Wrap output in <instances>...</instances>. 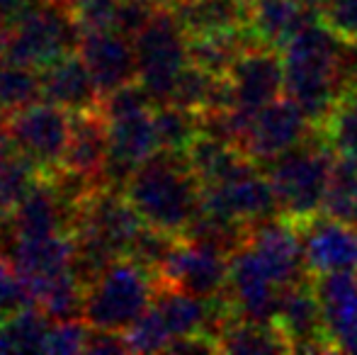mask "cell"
<instances>
[{
    "label": "cell",
    "instance_id": "e0dca14e",
    "mask_svg": "<svg viewBox=\"0 0 357 355\" xmlns=\"http://www.w3.org/2000/svg\"><path fill=\"white\" fill-rule=\"evenodd\" d=\"M109 156V124L102 109H85L75 112L71 122L63 166L66 171L80 178H88L105 188V166Z\"/></svg>",
    "mask_w": 357,
    "mask_h": 355
},
{
    "label": "cell",
    "instance_id": "52a82bcc",
    "mask_svg": "<svg viewBox=\"0 0 357 355\" xmlns=\"http://www.w3.org/2000/svg\"><path fill=\"white\" fill-rule=\"evenodd\" d=\"M199 209L243 224H255L260 219L282 214L278 195H275L273 185L268 180V173L260 166L236 173V176L224 178L219 183L202 185Z\"/></svg>",
    "mask_w": 357,
    "mask_h": 355
},
{
    "label": "cell",
    "instance_id": "277c9868",
    "mask_svg": "<svg viewBox=\"0 0 357 355\" xmlns=\"http://www.w3.org/2000/svg\"><path fill=\"white\" fill-rule=\"evenodd\" d=\"M137 81L153 105L170 103L180 73L190 66V34L173 8H155L151 22L134 37Z\"/></svg>",
    "mask_w": 357,
    "mask_h": 355
},
{
    "label": "cell",
    "instance_id": "e575fe53",
    "mask_svg": "<svg viewBox=\"0 0 357 355\" xmlns=\"http://www.w3.org/2000/svg\"><path fill=\"white\" fill-rule=\"evenodd\" d=\"M44 0H0V22H5L10 29L20 24L34 8H39Z\"/></svg>",
    "mask_w": 357,
    "mask_h": 355
},
{
    "label": "cell",
    "instance_id": "83f0119b",
    "mask_svg": "<svg viewBox=\"0 0 357 355\" xmlns=\"http://www.w3.org/2000/svg\"><path fill=\"white\" fill-rule=\"evenodd\" d=\"M42 98V76H37L34 68L13 63L8 59L0 61V109L13 114Z\"/></svg>",
    "mask_w": 357,
    "mask_h": 355
},
{
    "label": "cell",
    "instance_id": "ab89813d",
    "mask_svg": "<svg viewBox=\"0 0 357 355\" xmlns=\"http://www.w3.org/2000/svg\"><path fill=\"white\" fill-rule=\"evenodd\" d=\"M49 3H63V5H73V0H49Z\"/></svg>",
    "mask_w": 357,
    "mask_h": 355
},
{
    "label": "cell",
    "instance_id": "8d00e7d4",
    "mask_svg": "<svg viewBox=\"0 0 357 355\" xmlns=\"http://www.w3.org/2000/svg\"><path fill=\"white\" fill-rule=\"evenodd\" d=\"M338 351L340 353H357V326L348 333V336L343 338V341H340Z\"/></svg>",
    "mask_w": 357,
    "mask_h": 355
},
{
    "label": "cell",
    "instance_id": "f1b7e54d",
    "mask_svg": "<svg viewBox=\"0 0 357 355\" xmlns=\"http://www.w3.org/2000/svg\"><path fill=\"white\" fill-rule=\"evenodd\" d=\"M124 338L132 353H160L168 351L173 343V333L153 304L124 331Z\"/></svg>",
    "mask_w": 357,
    "mask_h": 355
},
{
    "label": "cell",
    "instance_id": "ba28073f",
    "mask_svg": "<svg viewBox=\"0 0 357 355\" xmlns=\"http://www.w3.org/2000/svg\"><path fill=\"white\" fill-rule=\"evenodd\" d=\"M109 124V156L105 166V188L127 185L132 173L160 151L153 114L149 109L124 112L107 117Z\"/></svg>",
    "mask_w": 357,
    "mask_h": 355
},
{
    "label": "cell",
    "instance_id": "2e32d148",
    "mask_svg": "<svg viewBox=\"0 0 357 355\" xmlns=\"http://www.w3.org/2000/svg\"><path fill=\"white\" fill-rule=\"evenodd\" d=\"M80 207L71 204L59 188L54 185V180L49 176H39L37 183L32 185L24 199L17 204L10 227H13V236L20 239H37V236H49V234L59 232H71L75 227Z\"/></svg>",
    "mask_w": 357,
    "mask_h": 355
},
{
    "label": "cell",
    "instance_id": "30bf717a",
    "mask_svg": "<svg viewBox=\"0 0 357 355\" xmlns=\"http://www.w3.org/2000/svg\"><path fill=\"white\" fill-rule=\"evenodd\" d=\"M5 256L10 258L13 268L17 270V275L32 294L34 304H37L44 285L73 270L75 236L71 232H59L37 239L10 236V243L5 246Z\"/></svg>",
    "mask_w": 357,
    "mask_h": 355
},
{
    "label": "cell",
    "instance_id": "836d02e7",
    "mask_svg": "<svg viewBox=\"0 0 357 355\" xmlns=\"http://www.w3.org/2000/svg\"><path fill=\"white\" fill-rule=\"evenodd\" d=\"M85 353L98 355H114V353H129L124 331H109V328H93L85 341Z\"/></svg>",
    "mask_w": 357,
    "mask_h": 355
},
{
    "label": "cell",
    "instance_id": "603a6c76",
    "mask_svg": "<svg viewBox=\"0 0 357 355\" xmlns=\"http://www.w3.org/2000/svg\"><path fill=\"white\" fill-rule=\"evenodd\" d=\"M216 348L219 353H289V343L280 333L275 324H258L245 322V319H231L224 326V331L216 336Z\"/></svg>",
    "mask_w": 357,
    "mask_h": 355
},
{
    "label": "cell",
    "instance_id": "7c38bea8",
    "mask_svg": "<svg viewBox=\"0 0 357 355\" xmlns=\"http://www.w3.org/2000/svg\"><path fill=\"white\" fill-rule=\"evenodd\" d=\"M275 326L289 343V353H333L314 278L282 289Z\"/></svg>",
    "mask_w": 357,
    "mask_h": 355
},
{
    "label": "cell",
    "instance_id": "74e56055",
    "mask_svg": "<svg viewBox=\"0 0 357 355\" xmlns=\"http://www.w3.org/2000/svg\"><path fill=\"white\" fill-rule=\"evenodd\" d=\"M8 42H10V27L5 22H0V61H3L5 52H8Z\"/></svg>",
    "mask_w": 357,
    "mask_h": 355
},
{
    "label": "cell",
    "instance_id": "60d3db41",
    "mask_svg": "<svg viewBox=\"0 0 357 355\" xmlns=\"http://www.w3.org/2000/svg\"><path fill=\"white\" fill-rule=\"evenodd\" d=\"M353 47V54H355V61H357V44H350Z\"/></svg>",
    "mask_w": 357,
    "mask_h": 355
},
{
    "label": "cell",
    "instance_id": "4dcf8cb0",
    "mask_svg": "<svg viewBox=\"0 0 357 355\" xmlns=\"http://www.w3.org/2000/svg\"><path fill=\"white\" fill-rule=\"evenodd\" d=\"M319 20L345 44H357V0H321Z\"/></svg>",
    "mask_w": 357,
    "mask_h": 355
},
{
    "label": "cell",
    "instance_id": "8fae6325",
    "mask_svg": "<svg viewBox=\"0 0 357 355\" xmlns=\"http://www.w3.org/2000/svg\"><path fill=\"white\" fill-rule=\"evenodd\" d=\"M229 258L214 248L178 239L160 268L155 270L158 282L188 289L199 297H216L229 282Z\"/></svg>",
    "mask_w": 357,
    "mask_h": 355
},
{
    "label": "cell",
    "instance_id": "484cf974",
    "mask_svg": "<svg viewBox=\"0 0 357 355\" xmlns=\"http://www.w3.org/2000/svg\"><path fill=\"white\" fill-rule=\"evenodd\" d=\"M321 212L357 227V161L335 156Z\"/></svg>",
    "mask_w": 357,
    "mask_h": 355
},
{
    "label": "cell",
    "instance_id": "5b68a950",
    "mask_svg": "<svg viewBox=\"0 0 357 355\" xmlns=\"http://www.w3.org/2000/svg\"><path fill=\"white\" fill-rule=\"evenodd\" d=\"M83 27L71 5L44 0L20 24L10 29L5 59L29 68H44L78 49Z\"/></svg>",
    "mask_w": 357,
    "mask_h": 355
},
{
    "label": "cell",
    "instance_id": "6da1fadb",
    "mask_svg": "<svg viewBox=\"0 0 357 355\" xmlns=\"http://www.w3.org/2000/svg\"><path fill=\"white\" fill-rule=\"evenodd\" d=\"M124 195L149 227L183 236L199 212L202 183L185 153L160 149L132 173Z\"/></svg>",
    "mask_w": 357,
    "mask_h": 355
},
{
    "label": "cell",
    "instance_id": "7a4b0ae2",
    "mask_svg": "<svg viewBox=\"0 0 357 355\" xmlns=\"http://www.w3.org/2000/svg\"><path fill=\"white\" fill-rule=\"evenodd\" d=\"M335 153L324 142L319 127L299 146L265 163V173L278 195L282 217L299 222L321 212Z\"/></svg>",
    "mask_w": 357,
    "mask_h": 355
},
{
    "label": "cell",
    "instance_id": "4fadbf2b",
    "mask_svg": "<svg viewBox=\"0 0 357 355\" xmlns=\"http://www.w3.org/2000/svg\"><path fill=\"white\" fill-rule=\"evenodd\" d=\"M314 129L316 127L306 117L304 109L289 95H282L265 107L255 109L253 132H250L245 153L263 166V163L282 156L289 149L299 146L304 139H309Z\"/></svg>",
    "mask_w": 357,
    "mask_h": 355
},
{
    "label": "cell",
    "instance_id": "3957f363",
    "mask_svg": "<svg viewBox=\"0 0 357 355\" xmlns=\"http://www.w3.org/2000/svg\"><path fill=\"white\" fill-rule=\"evenodd\" d=\"M132 256L112 263L93 285L85 287L83 319L90 328L127 331L153 304L158 278Z\"/></svg>",
    "mask_w": 357,
    "mask_h": 355
},
{
    "label": "cell",
    "instance_id": "ac0fdd59",
    "mask_svg": "<svg viewBox=\"0 0 357 355\" xmlns=\"http://www.w3.org/2000/svg\"><path fill=\"white\" fill-rule=\"evenodd\" d=\"M42 95L44 100L68 109L71 114L98 109L102 103V93L93 73L85 66L83 56L75 54H66L42 68Z\"/></svg>",
    "mask_w": 357,
    "mask_h": 355
},
{
    "label": "cell",
    "instance_id": "9c48e42d",
    "mask_svg": "<svg viewBox=\"0 0 357 355\" xmlns=\"http://www.w3.org/2000/svg\"><path fill=\"white\" fill-rule=\"evenodd\" d=\"M291 222V219H289ZM304 248V261L311 275L357 273V227L319 212L294 222Z\"/></svg>",
    "mask_w": 357,
    "mask_h": 355
},
{
    "label": "cell",
    "instance_id": "9a60e30c",
    "mask_svg": "<svg viewBox=\"0 0 357 355\" xmlns=\"http://www.w3.org/2000/svg\"><path fill=\"white\" fill-rule=\"evenodd\" d=\"M236 105L250 109L265 107L284 93V59L280 49L253 44L238 56L229 73Z\"/></svg>",
    "mask_w": 357,
    "mask_h": 355
},
{
    "label": "cell",
    "instance_id": "8992f818",
    "mask_svg": "<svg viewBox=\"0 0 357 355\" xmlns=\"http://www.w3.org/2000/svg\"><path fill=\"white\" fill-rule=\"evenodd\" d=\"M73 114L54 103H34L10 114V137L20 153L39 168L42 176H52L63 166Z\"/></svg>",
    "mask_w": 357,
    "mask_h": 355
},
{
    "label": "cell",
    "instance_id": "d590c367",
    "mask_svg": "<svg viewBox=\"0 0 357 355\" xmlns=\"http://www.w3.org/2000/svg\"><path fill=\"white\" fill-rule=\"evenodd\" d=\"M15 151L13 137H10V112L0 109V156Z\"/></svg>",
    "mask_w": 357,
    "mask_h": 355
},
{
    "label": "cell",
    "instance_id": "d6986e66",
    "mask_svg": "<svg viewBox=\"0 0 357 355\" xmlns=\"http://www.w3.org/2000/svg\"><path fill=\"white\" fill-rule=\"evenodd\" d=\"M314 289L333 351H338L340 341L357 326V273L340 270L314 275Z\"/></svg>",
    "mask_w": 357,
    "mask_h": 355
},
{
    "label": "cell",
    "instance_id": "f35d334b",
    "mask_svg": "<svg viewBox=\"0 0 357 355\" xmlns=\"http://www.w3.org/2000/svg\"><path fill=\"white\" fill-rule=\"evenodd\" d=\"M149 3H153L155 8H175L180 0H149Z\"/></svg>",
    "mask_w": 357,
    "mask_h": 355
},
{
    "label": "cell",
    "instance_id": "cb8c5ba5",
    "mask_svg": "<svg viewBox=\"0 0 357 355\" xmlns=\"http://www.w3.org/2000/svg\"><path fill=\"white\" fill-rule=\"evenodd\" d=\"M319 132L335 156L357 161V88L335 100L331 112L319 124Z\"/></svg>",
    "mask_w": 357,
    "mask_h": 355
},
{
    "label": "cell",
    "instance_id": "1f68e13d",
    "mask_svg": "<svg viewBox=\"0 0 357 355\" xmlns=\"http://www.w3.org/2000/svg\"><path fill=\"white\" fill-rule=\"evenodd\" d=\"M73 13L83 32L90 29H107L114 24L119 0H73Z\"/></svg>",
    "mask_w": 357,
    "mask_h": 355
},
{
    "label": "cell",
    "instance_id": "5bb4252c",
    "mask_svg": "<svg viewBox=\"0 0 357 355\" xmlns=\"http://www.w3.org/2000/svg\"><path fill=\"white\" fill-rule=\"evenodd\" d=\"M78 52H80V56H83L85 66L93 73L102 98L114 93V90L124 88L127 83L137 81V52H134V39L117 32L114 27L83 32Z\"/></svg>",
    "mask_w": 357,
    "mask_h": 355
},
{
    "label": "cell",
    "instance_id": "d4e9b609",
    "mask_svg": "<svg viewBox=\"0 0 357 355\" xmlns=\"http://www.w3.org/2000/svg\"><path fill=\"white\" fill-rule=\"evenodd\" d=\"M49 331V317L34 307L13 314L0 322V353H34L42 351Z\"/></svg>",
    "mask_w": 357,
    "mask_h": 355
},
{
    "label": "cell",
    "instance_id": "44dd1931",
    "mask_svg": "<svg viewBox=\"0 0 357 355\" xmlns=\"http://www.w3.org/2000/svg\"><path fill=\"white\" fill-rule=\"evenodd\" d=\"M175 15L190 37L231 32L248 24L250 0H180Z\"/></svg>",
    "mask_w": 357,
    "mask_h": 355
},
{
    "label": "cell",
    "instance_id": "d6a6232c",
    "mask_svg": "<svg viewBox=\"0 0 357 355\" xmlns=\"http://www.w3.org/2000/svg\"><path fill=\"white\" fill-rule=\"evenodd\" d=\"M153 13H155V5L149 3V0H119L112 27L117 32L127 34L129 39H134L151 22Z\"/></svg>",
    "mask_w": 357,
    "mask_h": 355
},
{
    "label": "cell",
    "instance_id": "f546056e",
    "mask_svg": "<svg viewBox=\"0 0 357 355\" xmlns=\"http://www.w3.org/2000/svg\"><path fill=\"white\" fill-rule=\"evenodd\" d=\"M88 322L85 319H63L56 322L54 326H49L47 338H44L42 353H85V341H88Z\"/></svg>",
    "mask_w": 357,
    "mask_h": 355
},
{
    "label": "cell",
    "instance_id": "7402d4cb",
    "mask_svg": "<svg viewBox=\"0 0 357 355\" xmlns=\"http://www.w3.org/2000/svg\"><path fill=\"white\" fill-rule=\"evenodd\" d=\"M253 44V37L245 27L190 37V63L214 73V76H229L241 54Z\"/></svg>",
    "mask_w": 357,
    "mask_h": 355
},
{
    "label": "cell",
    "instance_id": "ffe728a7",
    "mask_svg": "<svg viewBox=\"0 0 357 355\" xmlns=\"http://www.w3.org/2000/svg\"><path fill=\"white\" fill-rule=\"evenodd\" d=\"M319 15L316 10L304 8L296 0H250L248 13V34L255 44L282 49L306 22Z\"/></svg>",
    "mask_w": 357,
    "mask_h": 355
},
{
    "label": "cell",
    "instance_id": "4316f807",
    "mask_svg": "<svg viewBox=\"0 0 357 355\" xmlns=\"http://www.w3.org/2000/svg\"><path fill=\"white\" fill-rule=\"evenodd\" d=\"M153 124H155L160 149L173 153H185L190 149V144L202 132L199 114L173 103H163L155 107Z\"/></svg>",
    "mask_w": 357,
    "mask_h": 355
}]
</instances>
